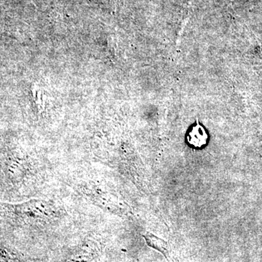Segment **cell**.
I'll return each instance as SVG.
<instances>
[{
	"label": "cell",
	"instance_id": "cell-1",
	"mask_svg": "<svg viewBox=\"0 0 262 262\" xmlns=\"http://www.w3.org/2000/svg\"><path fill=\"white\" fill-rule=\"evenodd\" d=\"M0 213L12 223L47 227L60 223L66 216L63 208L53 201L32 199L20 203L0 202Z\"/></svg>",
	"mask_w": 262,
	"mask_h": 262
},
{
	"label": "cell",
	"instance_id": "cell-2",
	"mask_svg": "<svg viewBox=\"0 0 262 262\" xmlns=\"http://www.w3.org/2000/svg\"><path fill=\"white\" fill-rule=\"evenodd\" d=\"M94 243H87L77 248L74 252L69 255L64 262H91L95 256L97 254V251H95Z\"/></svg>",
	"mask_w": 262,
	"mask_h": 262
},
{
	"label": "cell",
	"instance_id": "cell-3",
	"mask_svg": "<svg viewBox=\"0 0 262 262\" xmlns=\"http://www.w3.org/2000/svg\"><path fill=\"white\" fill-rule=\"evenodd\" d=\"M142 236L145 239L146 244L148 246L159 251L167 259H168V258L170 257V246L166 241L157 237L155 234L150 233V232H146Z\"/></svg>",
	"mask_w": 262,
	"mask_h": 262
},
{
	"label": "cell",
	"instance_id": "cell-4",
	"mask_svg": "<svg viewBox=\"0 0 262 262\" xmlns=\"http://www.w3.org/2000/svg\"><path fill=\"white\" fill-rule=\"evenodd\" d=\"M0 262H24V256L15 248L0 242Z\"/></svg>",
	"mask_w": 262,
	"mask_h": 262
}]
</instances>
